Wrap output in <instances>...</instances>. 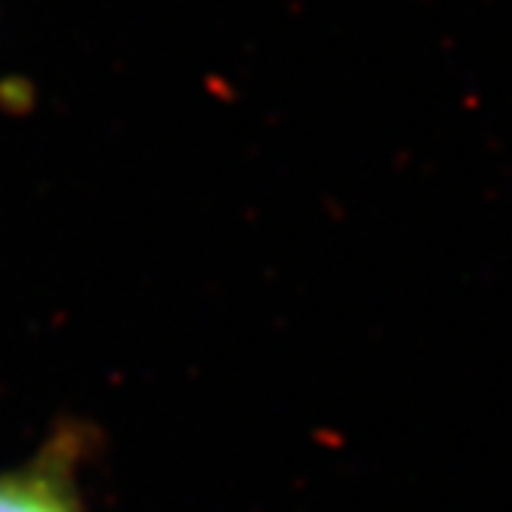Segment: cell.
<instances>
[{
  "label": "cell",
  "mask_w": 512,
  "mask_h": 512,
  "mask_svg": "<svg viewBox=\"0 0 512 512\" xmlns=\"http://www.w3.org/2000/svg\"><path fill=\"white\" fill-rule=\"evenodd\" d=\"M84 435L62 429L31 463L0 475V512H84L78 500V460Z\"/></svg>",
  "instance_id": "1"
}]
</instances>
